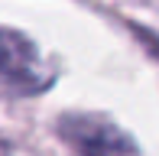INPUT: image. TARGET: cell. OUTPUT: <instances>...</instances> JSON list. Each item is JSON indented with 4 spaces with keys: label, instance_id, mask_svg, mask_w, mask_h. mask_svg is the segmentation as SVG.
Returning a JSON list of instances; mask_svg holds the SVG:
<instances>
[{
    "label": "cell",
    "instance_id": "1",
    "mask_svg": "<svg viewBox=\"0 0 159 156\" xmlns=\"http://www.w3.org/2000/svg\"><path fill=\"white\" fill-rule=\"evenodd\" d=\"M52 68L39 55L36 42L20 30L0 26V81L16 94H36L52 85Z\"/></svg>",
    "mask_w": 159,
    "mask_h": 156
},
{
    "label": "cell",
    "instance_id": "2",
    "mask_svg": "<svg viewBox=\"0 0 159 156\" xmlns=\"http://www.w3.org/2000/svg\"><path fill=\"white\" fill-rule=\"evenodd\" d=\"M59 130L78 156H140L136 140L101 114H68Z\"/></svg>",
    "mask_w": 159,
    "mask_h": 156
},
{
    "label": "cell",
    "instance_id": "3",
    "mask_svg": "<svg viewBox=\"0 0 159 156\" xmlns=\"http://www.w3.org/2000/svg\"><path fill=\"white\" fill-rule=\"evenodd\" d=\"M0 156H13V146L10 143H0Z\"/></svg>",
    "mask_w": 159,
    "mask_h": 156
}]
</instances>
